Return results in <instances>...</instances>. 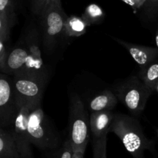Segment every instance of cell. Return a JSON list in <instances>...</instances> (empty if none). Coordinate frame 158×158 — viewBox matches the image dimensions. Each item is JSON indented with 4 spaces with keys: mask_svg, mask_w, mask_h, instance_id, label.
I'll return each instance as SVG.
<instances>
[{
    "mask_svg": "<svg viewBox=\"0 0 158 158\" xmlns=\"http://www.w3.org/2000/svg\"><path fill=\"white\" fill-rule=\"evenodd\" d=\"M88 25L82 17L72 15L68 17L65 23V32L67 36H80L86 32Z\"/></svg>",
    "mask_w": 158,
    "mask_h": 158,
    "instance_id": "16",
    "label": "cell"
},
{
    "mask_svg": "<svg viewBox=\"0 0 158 158\" xmlns=\"http://www.w3.org/2000/svg\"><path fill=\"white\" fill-rule=\"evenodd\" d=\"M85 151H74L73 155L72 158H83L84 157Z\"/></svg>",
    "mask_w": 158,
    "mask_h": 158,
    "instance_id": "23",
    "label": "cell"
},
{
    "mask_svg": "<svg viewBox=\"0 0 158 158\" xmlns=\"http://www.w3.org/2000/svg\"><path fill=\"white\" fill-rule=\"evenodd\" d=\"M155 90L157 91V94H158V83H157V84L156 85V87H155Z\"/></svg>",
    "mask_w": 158,
    "mask_h": 158,
    "instance_id": "27",
    "label": "cell"
},
{
    "mask_svg": "<svg viewBox=\"0 0 158 158\" xmlns=\"http://www.w3.org/2000/svg\"><path fill=\"white\" fill-rule=\"evenodd\" d=\"M155 42H156V45H157V48L158 49V29L157 30V32H156Z\"/></svg>",
    "mask_w": 158,
    "mask_h": 158,
    "instance_id": "25",
    "label": "cell"
},
{
    "mask_svg": "<svg viewBox=\"0 0 158 158\" xmlns=\"http://www.w3.org/2000/svg\"><path fill=\"white\" fill-rule=\"evenodd\" d=\"M18 111L12 123L10 131L16 143L20 158H32V143L28 129V120L30 112V103L19 97Z\"/></svg>",
    "mask_w": 158,
    "mask_h": 158,
    "instance_id": "7",
    "label": "cell"
},
{
    "mask_svg": "<svg viewBox=\"0 0 158 158\" xmlns=\"http://www.w3.org/2000/svg\"><path fill=\"white\" fill-rule=\"evenodd\" d=\"M89 116L83 100L77 94L69 99V140L74 151H86L89 141Z\"/></svg>",
    "mask_w": 158,
    "mask_h": 158,
    "instance_id": "4",
    "label": "cell"
},
{
    "mask_svg": "<svg viewBox=\"0 0 158 158\" xmlns=\"http://www.w3.org/2000/svg\"><path fill=\"white\" fill-rule=\"evenodd\" d=\"M114 39L117 43L126 48L134 61L140 66V69H143L153 62L157 60L158 49L157 47H150V46L133 44L115 37H114Z\"/></svg>",
    "mask_w": 158,
    "mask_h": 158,
    "instance_id": "10",
    "label": "cell"
},
{
    "mask_svg": "<svg viewBox=\"0 0 158 158\" xmlns=\"http://www.w3.org/2000/svg\"><path fill=\"white\" fill-rule=\"evenodd\" d=\"M104 16L103 9L97 4H90L85 9L82 19L88 26L97 23Z\"/></svg>",
    "mask_w": 158,
    "mask_h": 158,
    "instance_id": "17",
    "label": "cell"
},
{
    "mask_svg": "<svg viewBox=\"0 0 158 158\" xmlns=\"http://www.w3.org/2000/svg\"><path fill=\"white\" fill-rule=\"evenodd\" d=\"M114 114L111 110L92 112L89 115V129L94 137L101 138L106 137L110 132Z\"/></svg>",
    "mask_w": 158,
    "mask_h": 158,
    "instance_id": "12",
    "label": "cell"
},
{
    "mask_svg": "<svg viewBox=\"0 0 158 158\" xmlns=\"http://www.w3.org/2000/svg\"><path fill=\"white\" fill-rule=\"evenodd\" d=\"M110 132L120 138L134 158H144V151L152 148V142L145 136L141 124L135 117L114 114Z\"/></svg>",
    "mask_w": 158,
    "mask_h": 158,
    "instance_id": "1",
    "label": "cell"
},
{
    "mask_svg": "<svg viewBox=\"0 0 158 158\" xmlns=\"http://www.w3.org/2000/svg\"><path fill=\"white\" fill-rule=\"evenodd\" d=\"M48 4V0H33L32 11L34 15L41 16L46 9Z\"/></svg>",
    "mask_w": 158,
    "mask_h": 158,
    "instance_id": "19",
    "label": "cell"
},
{
    "mask_svg": "<svg viewBox=\"0 0 158 158\" xmlns=\"http://www.w3.org/2000/svg\"><path fill=\"white\" fill-rule=\"evenodd\" d=\"M12 83L17 96L29 103H41L49 74L45 69H26L13 74Z\"/></svg>",
    "mask_w": 158,
    "mask_h": 158,
    "instance_id": "3",
    "label": "cell"
},
{
    "mask_svg": "<svg viewBox=\"0 0 158 158\" xmlns=\"http://www.w3.org/2000/svg\"><path fill=\"white\" fill-rule=\"evenodd\" d=\"M28 129L32 144L43 151L54 149L59 144V135L45 114L41 103H30Z\"/></svg>",
    "mask_w": 158,
    "mask_h": 158,
    "instance_id": "2",
    "label": "cell"
},
{
    "mask_svg": "<svg viewBox=\"0 0 158 158\" xmlns=\"http://www.w3.org/2000/svg\"><path fill=\"white\" fill-rule=\"evenodd\" d=\"M152 92L140 77L132 76L116 86L114 94L131 114L139 115L144 110Z\"/></svg>",
    "mask_w": 158,
    "mask_h": 158,
    "instance_id": "5",
    "label": "cell"
},
{
    "mask_svg": "<svg viewBox=\"0 0 158 158\" xmlns=\"http://www.w3.org/2000/svg\"><path fill=\"white\" fill-rule=\"evenodd\" d=\"M19 101L12 79L6 73L0 76V128L8 129L18 111Z\"/></svg>",
    "mask_w": 158,
    "mask_h": 158,
    "instance_id": "8",
    "label": "cell"
},
{
    "mask_svg": "<svg viewBox=\"0 0 158 158\" xmlns=\"http://www.w3.org/2000/svg\"><path fill=\"white\" fill-rule=\"evenodd\" d=\"M148 1L151 2H154V3H158V0H148Z\"/></svg>",
    "mask_w": 158,
    "mask_h": 158,
    "instance_id": "26",
    "label": "cell"
},
{
    "mask_svg": "<svg viewBox=\"0 0 158 158\" xmlns=\"http://www.w3.org/2000/svg\"><path fill=\"white\" fill-rule=\"evenodd\" d=\"M47 6H62L61 0H48Z\"/></svg>",
    "mask_w": 158,
    "mask_h": 158,
    "instance_id": "24",
    "label": "cell"
},
{
    "mask_svg": "<svg viewBox=\"0 0 158 158\" xmlns=\"http://www.w3.org/2000/svg\"><path fill=\"white\" fill-rule=\"evenodd\" d=\"M123 1L125 2L126 3H127V4H129L130 6H131L132 7L138 9L140 6H143V2H146L147 0H123Z\"/></svg>",
    "mask_w": 158,
    "mask_h": 158,
    "instance_id": "22",
    "label": "cell"
},
{
    "mask_svg": "<svg viewBox=\"0 0 158 158\" xmlns=\"http://www.w3.org/2000/svg\"><path fill=\"white\" fill-rule=\"evenodd\" d=\"M9 51L6 48V43L0 42V69L2 73H5L6 70V63Z\"/></svg>",
    "mask_w": 158,
    "mask_h": 158,
    "instance_id": "20",
    "label": "cell"
},
{
    "mask_svg": "<svg viewBox=\"0 0 158 158\" xmlns=\"http://www.w3.org/2000/svg\"><path fill=\"white\" fill-rule=\"evenodd\" d=\"M94 158H106V137L93 140Z\"/></svg>",
    "mask_w": 158,
    "mask_h": 158,
    "instance_id": "18",
    "label": "cell"
},
{
    "mask_svg": "<svg viewBox=\"0 0 158 158\" xmlns=\"http://www.w3.org/2000/svg\"><path fill=\"white\" fill-rule=\"evenodd\" d=\"M0 158H20L10 130L0 128Z\"/></svg>",
    "mask_w": 158,
    "mask_h": 158,
    "instance_id": "14",
    "label": "cell"
},
{
    "mask_svg": "<svg viewBox=\"0 0 158 158\" xmlns=\"http://www.w3.org/2000/svg\"><path fill=\"white\" fill-rule=\"evenodd\" d=\"M41 18L42 44L45 52L51 53L65 32V23L68 16L62 6H47Z\"/></svg>",
    "mask_w": 158,
    "mask_h": 158,
    "instance_id": "6",
    "label": "cell"
},
{
    "mask_svg": "<svg viewBox=\"0 0 158 158\" xmlns=\"http://www.w3.org/2000/svg\"><path fill=\"white\" fill-rule=\"evenodd\" d=\"M74 150L72 146L70 140L68 139L67 140L64 142L62 149L60 151V158H72L73 155Z\"/></svg>",
    "mask_w": 158,
    "mask_h": 158,
    "instance_id": "21",
    "label": "cell"
},
{
    "mask_svg": "<svg viewBox=\"0 0 158 158\" xmlns=\"http://www.w3.org/2000/svg\"><path fill=\"white\" fill-rule=\"evenodd\" d=\"M26 69H32L31 57L26 43L18 45L10 50L8 54L6 63V74H15V73Z\"/></svg>",
    "mask_w": 158,
    "mask_h": 158,
    "instance_id": "9",
    "label": "cell"
},
{
    "mask_svg": "<svg viewBox=\"0 0 158 158\" xmlns=\"http://www.w3.org/2000/svg\"><path fill=\"white\" fill-rule=\"evenodd\" d=\"M118 99L110 90H103L93 97L89 102V109L92 112L111 110L117 104Z\"/></svg>",
    "mask_w": 158,
    "mask_h": 158,
    "instance_id": "13",
    "label": "cell"
},
{
    "mask_svg": "<svg viewBox=\"0 0 158 158\" xmlns=\"http://www.w3.org/2000/svg\"><path fill=\"white\" fill-rule=\"evenodd\" d=\"M16 21L13 0H0V42L7 43Z\"/></svg>",
    "mask_w": 158,
    "mask_h": 158,
    "instance_id": "11",
    "label": "cell"
},
{
    "mask_svg": "<svg viewBox=\"0 0 158 158\" xmlns=\"http://www.w3.org/2000/svg\"><path fill=\"white\" fill-rule=\"evenodd\" d=\"M157 137H158V129H157Z\"/></svg>",
    "mask_w": 158,
    "mask_h": 158,
    "instance_id": "28",
    "label": "cell"
},
{
    "mask_svg": "<svg viewBox=\"0 0 158 158\" xmlns=\"http://www.w3.org/2000/svg\"><path fill=\"white\" fill-rule=\"evenodd\" d=\"M139 77L151 90H155L158 83V60L153 62L143 69H140Z\"/></svg>",
    "mask_w": 158,
    "mask_h": 158,
    "instance_id": "15",
    "label": "cell"
}]
</instances>
